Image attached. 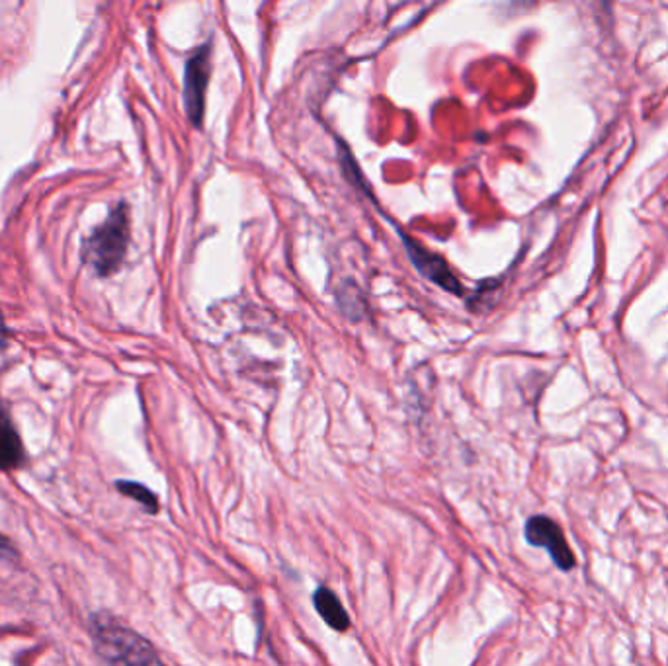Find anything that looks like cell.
I'll list each match as a JSON object with an SVG mask.
<instances>
[{"label":"cell","instance_id":"obj_1","mask_svg":"<svg viewBox=\"0 0 668 666\" xmlns=\"http://www.w3.org/2000/svg\"><path fill=\"white\" fill-rule=\"evenodd\" d=\"M90 638L98 657L108 666H167L151 641L123 626L112 614H95L90 619Z\"/></svg>","mask_w":668,"mask_h":666},{"label":"cell","instance_id":"obj_2","mask_svg":"<svg viewBox=\"0 0 668 666\" xmlns=\"http://www.w3.org/2000/svg\"><path fill=\"white\" fill-rule=\"evenodd\" d=\"M130 246V209L113 207L102 226L96 227L83 244V258L98 276H112L122 268Z\"/></svg>","mask_w":668,"mask_h":666},{"label":"cell","instance_id":"obj_3","mask_svg":"<svg viewBox=\"0 0 668 666\" xmlns=\"http://www.w3.org/2000/svg\"><path fill=\"white\" fill-rule=\"evenodd\" d=\"M524 537L527 544L546 549L551 561L557 565V569L569 572L576 567L573 549L567 544L566 534L556 520L544 517V514L527 518L526 525H524Z\"/></svg>","mask_w":668,"mask_h":666},{"label":"cell","instance_id":"obj_4","mask_svg":"<svg viewBox=\"0 0 668 666\" xmlns=\"http://www.w3.org/2000/svg\"><path fill=\"white\" fill-rule=\"evenodd\" d=\"M211 73V44H204L190 57L184 71V104L190 122L202 125L206 110V90Z\"/></svg>","mask_w":668,"mask_h":666},{"label":"cell","instance_id":"obj_5","mask_svg":"<svg viewBox=\"0 0 668 666\" xmlns=\"http://www.w3.org/2000/svg\"><path fill=\"white\" fill-rule=\"evenodd\" d=\"M403 243H405L409 258L413 261L414 268L423 274L424 278L438 283L444 290L462 293V283L458 282V278L453 276L452 270L448 268V264L444 263L440 256L426 251L416 241H411L406 237H403Z\"/></svg>","mask_w":668,"mask_h":666},{"label":"cell","instance_id":"obj_6","mask_svg":"<svg viewBox=\"0 0 668 666\" xmlns=\"http://www.w3.org/2000/svg\"><path fill=\"white\" fill-rule=\"evenodd\" d=\"M24 461V444L7 409L0 404V471H12Z\"/></svg>","mask_w":668,"mask_h":666},{"label":"cell","instance_id":"obj_7","mask_svg":"<svg viewBox=\"0 0 668 666\" xmlns=\"http://www.w3.org/2000/svg\"><path fill=\"white\" fill-rule=\"evenodd\" d=\"M313 606L319 614L323 621L329 626V628L344 633L350 629V616L349 611L344 610L342 602L339 601V596L335 592L329 591L327 586H319L315 594H313Z\"/></svg>","mask_w":668,"mask_h":666},{"label":"cell","instance_id":"obj_8","mask_svg":"<svg viewBox=\"0 0 668 666\" xmlns=\"http://www.w3.org/2000/svg\"><path fill=\"white\" fill-rule=\"evenodd\" d=\"M116 488L122 493L123 497L132 498L135 502H139L149 514H157L159 512V498L153 493L151 488L145 487L142 483L118 481Z\"/></svg>","mask_w":668,"mask_h":666},{"label":"cell","instance_id":"obj_9","mask_svg":"<svg viewBox=\"0 0 668 666\" xmlns=\"http://www.w3.org/2000/svg\"><path fill=\"white\" fill-rule=\"evenodd\" d=\"M0 559H16V549H14V545L10 544L9 537L7 535L0 534Z\"/></svg>","mask_w":668,"mask_h":666},{"label":"cell","instance_id":"obj_10","mask_svg":"<svg viewBox=\"0 0 668 666\" xmlns=\"http://www.w3.org/2000/svg\"><path fill=\"white\" fill-rule=\"evenodd\" d=\"M7 340H9V329H7V323H4V317L0 313V348L7 347Z\"/></svg>","mask_w":668,"mask_h":666}]
</instances>
